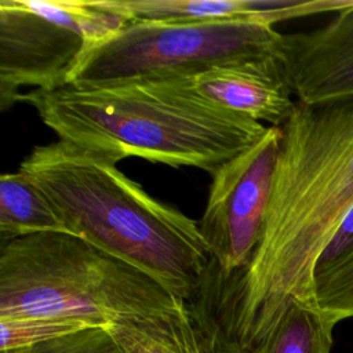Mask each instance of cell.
<instances>
[{"label": "cell", "instance_id": "6da1fadb", "mask_svg": "<svg viewBox=\"0 0 353 353\" xmlns=\"http://www.w3.org/2000/svg\"><path fill=\"white\" fill-rule=\"evenodd\" d=\"M250 265L211 270L200 309L221 353H255L292 302L314 305V273L353 208V98L298 102L287 123Z\"/></svg>", "mask_w": 353, "mask_h": 353}, {"label": "cell", "instance_id": "7a4b0ae2", "mask_svg": "<svg viewBox=\"0 0 353 353\" xmlns=\"http://www.w3.org/2000/svg\"><path fill=\"white\" fill-rule=\"evenodd\" d=\"M186 79L32 90L19 102L34 108L58 141L114 165L139 157L214 175L268 127L208 103Z\"/></svg>", "mask_w": 353, "mask_h": 353}, {"label": "cell", "instance_id": "3957f363", "mask_svg": "<svg viewBox=\"0 0 353 353\" xmlns=\"http://www.w3.org/2000/svg\"><path fill=\"white\" fill-rule=\"evenodd\" d=\"M18 171L46 194L70 234L141 269L175 298L196 299L211 265L196 221L114 164L62 141L33 148Z\"/></svg>", "mask_w": 353, "mask_h": 353}, {"label": "cell", "instance_id": "277c9868", "mask_svg": "<svg viewBox=\"0 0 353 353\" xmlns=\"http://www.w3.org/2000/svg\"><path fill=\"white\" fill-rule=\"evenodd\" d=\"M181 302L141 269L69 233H37L0 247V319L110 327Z\"/></svg>", "mask_w": 353, "mask_h": 353}, {"label": "cell", "instance_id": "5b68a950", "mask_svg": "<svg viewBox=\"0 0 353 353\" xmlns=\"http://www.w3.org/2000/svg\"><path fill=\"white\" fill-rule=\"evenodd\" d=\"M281 39V33L263 22L127 21L81 54L66 85L92 88L193 77L241 58L279 57Z\"/></svg>", "mask_w": 353, "mask_h": 353}, {"label": "cell", "instance_id": "8992f818", "mask_svg": "<svg viewBox=\"0 0 353 353\" xmlns=\"http://www.w3.org/2000/svg\"><path fill=\"white\" fill-rule=\"evenodd\" d=\"M125 22L95 0H0V110L19 102L25 85H66L81 54Z\"/></svg>", "mask_w": 353, "mask_h": 353}, {"label": "cell", "instance_id": "52a82bcc", "mask_svg": "<svg viewBox=\"0 0 353 353\" xmlns=\"http://www.w3.org/2000/svg\"><path fill=\"white\" fill-rule=\"evenodd\" d=\"M283 128L269 125L250 148L214 175L199 230L222 279L243 272L261 239L268 211Z\"/></svg>", "mask_w": 353, "mask_h": 353}, {"label": "cell", "instance_id": "ba28073f", "mask_svg": "<svg viewBox=\"0 0 353 353\" xmlns=\"http://www.w3.org/2000/svg\"><path fill=\"white\" fill-rule=\"evenodd\" d=\"M279 58L298 102L353 98V0L324 26L283 34Z\"/></svg>", "mask_w": 353, "mask_h": 353}, {"label": "cell", "instance_id": "9c48e42d", "mask_svg": "<svg viewBox=\"0 0 353 353\" xmlns=\"http://www.w3.org/2000/svg\"><path fill=\"white\" fill-rule=\"evenodd\" d=\"M186 81L189 88L208 103L274 127L284 125L296 105L277 55L221 63L188 77Z\"/></svg>", "mask_w": 353, "mask_h": 353}, {"label": "cell", "instance_id": "30bf717a", "mask_svg": "<svg viewBox=\"0 0 353 353\" xmlns=\"http://www.w3.org/2000/svg\"><path fill=\"white\" fill-rule=\"evenodd\" d=\"M127 21L160 22H276L338 12L347 0H95Z\"/></svg>", "mask_w": 353, "mask_h": 353}, {"label": "cell", "instance_id": "8fae6325", "mask_svg": "<svg viewBox=\"0 0 353 353\" xmlns=\"http://www.w3.org/2000/svg\"><path fill=\"white\" fill-rule=\"evenodd\" d=\"M124 353H221L199 312L188 302L109 327Z\"/></svg>", "mask_w": 353, "mask_h": 353}, {"label": "cell", "instance_id": "7c38bea8", "mask_svg": "<svg viewBox=\"0 0 353 353\" xmlns=\"http://www.w3.org/2000/svg\"><path fill=\"white\" fill-rule=\"evenodd\" d=\"M48 232L69 233L46 194L18 170L1 174L0 247L21 237Z\"/></svg>", "mask_w": 353, "mask_h": 353}, {"label": "cell", "instance_id": "4fadbf2b", "mask_svg": "<svg viewBox=\"0 0 353 353\" xmlns=\"http://www.w3.org/2000/svg\"><path fill=\"white\" fill-rule=\"evenodd\" d=\"M338 323L317 306L295 301L255 353H331Z\"/></svg>", "mask_w": 353, "mask_h": 353}, {"label": "cell", "instance_id": "5bb4252c", "mask_svg": "<svg viewBox=\"0 0 353 353\" xmlns=\"http://www.w3.org/2000/svg\"><path fill=\"white\" fill-rule=\"evenodd\" d=\"M314 302L338 321L353 317V244L314 273Z\"/></svg>", "mask_w": 353, "mask_h": 353}, {"label": "cell", "instance_id": "9a60e30c", "mask_svg": "<svg viewBox=\"0 0 353 353\" xmlns=\"http://www.w3.org/2000/svg\"><path fill=\"white\" fill-rule=\"evenodd\" d=\"M92 325L55 317H1L0 319V350H11L37 345L50 339L91 328Z\"/></svg>", "mask_w": 353, "mask_h": 353}, {"label": "cell", "instance_id": "2e32d148", "mask_svg": "<svg viewBox=\"0 0 353 353\" xmlns=\"http://www.w3.org/2000/svg\"><path fill=\"white\" fill-rule=\"evenodd\" d=\"M1 353H124L109 327H91L37 345Z\"/></svg>", "mask_w": 353, "mask_h": 353}, {"label": "cell", "instance_id": "e0dca14e", "mask_svg": "<svg viewBox=\"0 0 353 353\" xmlns=\"http://www.w3.org/2000/svg\"><path fill=\"white\" fill-rule=\"evenodd\" d=\"M352 244H353V208L349 211V214L346 215V218L341 223V226L336 230L335 236L332 237L330 245L324 251L319 265L334 259L335 256L342 254L346 248H349Z\"/></svg>", "mask_w": 353, "mask_h": 353}]
</instances>
